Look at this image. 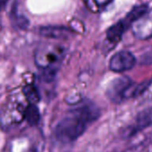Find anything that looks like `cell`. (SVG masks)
Returning a JSON list of instances; mask_svg holds the SVG:
<instances>
[{
  "label": "cell",
  "instance_id": "cell-10",
  "mask_svg": "<svg viewBox=\"0 0 152 152\" xmlns=\"http://www.w3.org/2000/svg\"><path fill=\"white\" fill-rule=\"evenodd\" d=\"M24 119L31 126H34L39 124V119H40V114H39V108L37 107L36 104L29 103V105L25 107Z\"/></svg>",
  "mask_w": 152,
  "mask_h": 152
},
{
  "label": "cell",
  "instance_id": "cell-13",
  "mask_svg": "<svg viewBox=\"0 0 152 152\" xmlns=\"http://www.w3.org/2000/svg\"><path fill=\"white\" fill-rule=\"evenodd\" d=\"M113 0H94L95 4L99 7H104L106 6H107L108 4H110Z\"/></svg>",
  "mask_w": 152,
  "mask_h": 152
},
{
  "label": "cell",
  "instance_id": "cell-6",
  "mask_svg": "<svg viewBox=\"0 0 152 152\" xmlns=\"http://www.w3.org/2000/svg\"><path fill=\"white\" fill-rule=\"evenodd\" d=\"M132 22L126 16L124 19H123V20L117 22L116 23H115L114 25H112L107 31V39L108 42L113 45H116V43H118L121 40L122 36L124 33V31L130 26L132 27Z\"/></svg>",
  "mask_w": 152,
  "mask_h": 152
},
{
  "label": "cell",
  "instance_id": "cell-12",
  "mask_svg": "<svg viewBox=\"0 0 152 152\" xmlns=\"http://www.w3.org/2000/svg\"><path fill=\"white\" fill-rule=\"evenodd\" d=\"M140 63L142 64H146V65L152 64V48L148 52H146L145 54H143L141 56Z\"/></svg>",
  "mask_w": 152,
  "mask_h": 152
},
{
  "label": "cell",
  "instance_id": "cell-1",
  "mask_svg": "<svg viewBox=\"0 0 152 152\" xmlns=\"http://www.w3.org/2000/svg\"><path fill=\"white\" fill-rule=\"evenodd\" d=\"M98 116L99 111L91 105H85L71 111L56 126L54 132L56 140L62 143L76 140L84 133L88 124Z\"/></svg>",
  "mask_w": 152,
  "mask_h": 152
},
{
  "label": "cell",
  "instance_id": "cell-11",
  "mask_svg": "<svg viewBox=\"0 0 152 152\" xmlns=\"http://www.w3.org/2000/svg\"><path fill=\"white\" fill-rule=\"evenodd\" d=\"M23 93L24 94L27 101L30 104H37L40 99L39 91L36 88V86L33 84L25 85L23 89Z\"/></svg>",
  "mask_w": 152,
  "mask_h": 152
},
{
  "label": "cell",
  "instance_id": "cell-9",
  "mask_svg": "<svg viewBox=\"0 0 152 152\" xmlns=\"http://www.w3.org/2000/svg\"><path fill=\"white\" fill-rule=\"evenodd\" d=\"M151 124H152V108H148L146 110L141 111L137 115L135 123L132 125V129H133L132 132L147 128Z\"/></svg>",
  "mask_w": 152,
  "mask_h": 152
},
{
  "label": "cell",
  "instance_id": "cell-2",
  "mask_svg": "<svg viewBox=\"0 0 152 152\" xmlns=\"http://www.w3.org/2000/svg\"><path fill=\"white\" fill-rule=\"evenodd\" d=\"M65 56V48L58 44H40L34 54L35 64L42 70L45 81L50 82L54 79L58 68Z\"/></svg>",
  "mask_w": 152,
  "mask_h": 152
},
{
  "label": "cell",
  "instance_id": "cell-4",
  "mask_svg": "<svg viewBox=\"0 0 152 152\" xmlns=\"http://www.w3.org/2000/svg\"><path fill=\"white\" fill-rule=\"evenodd\" d=\"M133 35L139 39L152 38V9L148 10L132 25Z\"/></svg>",
  "mask_w": 152,
  "mask_h": 152
},
{
  "label": "cell",
  "instance_id": "cell-14",
  "mask_svg": "<svg viewBox=\"0 0 152 152\" xmlns=\"http://www.w3.org/2000/svg\"><path fill=\"white\" fill-rule=\"evenodd\" d=\"M8 1H9V0H0V12L3 11L6 8Z\"/></svg>",
  "mask_w": 152,
  "mask_h": 152
},
{
  "label": "cell",
  "instance_id": "cell-7",
  "mask_svg": "<svg viewBox=\"0 0 152 152\" xmlns=\"http://www.w3.org/2000/svg\"><path fill=\"white\" fill-rule=\"evenodd\" d=\"M151 83H152L151 80H147V81L138 83L132 82L129 84V86L125 89V91L123 94V97H122L123 101L128 100V99H135V98L140 96L148 89V87L150 86Z\"/></svg>",
  "mask_w": 152,
  "mask_h": 152
},
{
  "label": "cell",
  "instance_id": "cell-5",
  "mask_svg": "<svg viewBox=\"0 0 152 152\" xmlns=\"http://www.w3.org/2000/svg\"><path fill=\"white\" fill-rule=\"evenodd\" d=\"M132 81L127 76H121V77L114 79L108 85L107 90V97L113 102H122V97L125 89Z\"/></svg>",
  "mask_w": 152,
  "mask_h": 152
},
{
  "label": "cell",
  "instance_id": "cell-8",
  "mask_svg": "<svg viewBox=\"0 0 152 152\" xmlns=\"http://www.w3.org/2000/svg\"><path fill=\"white\" fill-rule=\"evenodd\" d=\"M40 34L47 38L53 39H67L72 35L70 29L62 26H45L41 27L39 31Z\"/></svg>",
  "mask_w": 152,
  "mask_h": 152
},
{
  "label": "cell",
  "instance_id": "cell-3",
  "mask_svg": "<svg viewBox=\"0 0 152 152\" xmlns=\"http://www.w3.org/2000/svg\"><path fill=\"white\" fill-rule=\"evenodd\" d=\"M136 64L135 56L130 51H119L109 61V69L115 72H124L131 70Z\"/></svg>",
  "mask_w": 152,
  "mask_h": 152
}]
</instances>
